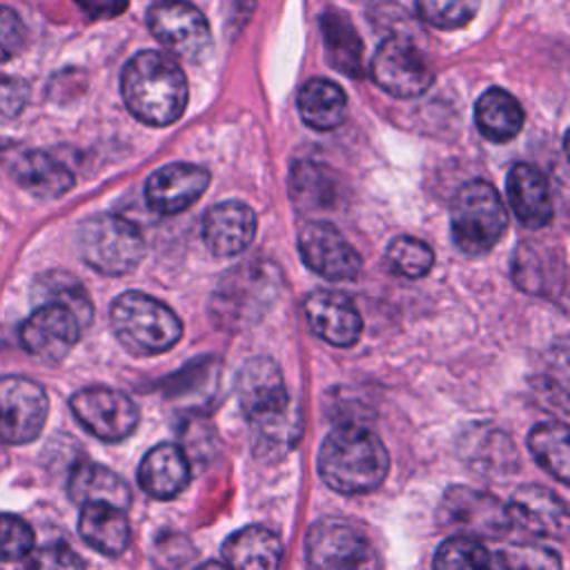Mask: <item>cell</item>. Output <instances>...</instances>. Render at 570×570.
I'll return each mask as SVG.
<instances>
[{"label": "cell", "mask_w": 570, "mask_h": 570, "mask_svg": "<svg viewBox=\"0 0 570 570\" xmlns=\"http://www.w3.org/2000/svg\"><path fill=\"white\" fill-rule=\"evenodd\" d=\"M111 327L120 345L136 356L167 352L183 334L171 307L142 292H125L111 303Z\"/></svg>", "instance_id": "277c9868"}, {"label": "cell", "mask_w": 570, "mask_h": 570, "mask_svg": "<svg viewBox=\"0 0 570 570\" xmlns=\"http://www.w3.org/2000/svg\"><path fill=\"white\" fill-rule=\"evenodd\" d=\"M439 521L472 539H499L512 525L505 503L490 492L468 485H452L445 490L439 505Z\"/></svg>", "instance_id": "30bf717a"}, {"label": "cell", "mask_w": 570, "mask_h": 570, "mask_svg": "<svg viewBox=\"0 0 570 570\" xmlns=\"http://www.w3.org/2000/svg\"><path fill=\"white\" fill-rule=\"evenodd\" d=\"M492 557L479 539L454 534L434 554V570H490Z\"/></svg>", "instance_id": "f1b7e54d"}, {"label": "cell", "mask_w": 570, "mask_h": 570, "mask_svg": "<svg viewBox=\"0 0 570 570\" xmlns=\"http://www.w3.org/2000/svg\"><path fill=\"white\" fill-rule=\"evenodd\" d=\"M67 492L78 505L107 503L125 510L131 503L129 485L114 470L98 463H78L69 474Z\"/></svg>", "instance_id": "cb8c5ba5"}, {"label": "cell", "mask_w": 570, "mask_h": 570, "mask_svg": "<svg viewBox=\"0 0 570 570\" xmlns=\"http://www.w3.org/2000/svg\"><path fill=\"white\" fill-rule=\"evenodd\" d=\"M298 114L316 131L336 129L347 114L345 91L325 78H312L298 91Z\"/></svg>", "instance_id": "484cf974"}, {"label": "cell", "mask_w": 570, "mask_h": 570, "mask_svg": "<svg viewBox=\"0 0 570 570\" xmlns=\"http://www.w3.org/2000/svg\"><path fill=\"white\" fill-rule=\"evenodd\" d=\"M71 412L78 423L94 436L116 443L129 436L138 425V407L134 401L111 387L91 385L78 390L71 401Z\"/></svg>", "instance_id": "8fae6325"}, {"label": "cell", "mask_w": 570, "mask_h": 570, "mask_svg": "<svg viewBox=\"0 0 570 570\" xmlns=\"http://www.w3.org/2000/svg\"><path fill=\"white\" fill-rule=\"evenodd\" d=\"M303 312L312 332L330 345L350 347L361 336V314L345 294L316 289L303 301Z\"/></svg>", "instance_id": "2e32d148"}, {"label": "cell", "mask_w": 570, "mask_h": 570, "mask_svg": "<svg viewBox=\"0 0 570 570\" xmlns=\"http://www.w3.org/2000/svg\"><path fill=\"white\" fill-rule=\"evenodd\" d=\"M223 557L229 570H278L283 543L272 530L247 525L223 543Z\"/></svg>", "instance_id": "603a6c76"}, {"label": "cell", "mask_w": 570, "mask_h": 570, "mask_svg": "<svg viewBox=\"0 0 570 570\" xmlns=\"http://www.w3.org/2000/svg\"><path fill=\"white\" fill-rule=\"evenodd\" d=\"M47 392L31 379H0V443L20 445L33 441L47 421Z\"/></svg>", "instance_id": "7c38bea8"}, {"label": "cell", "mask_w": 570, "mask_h": 570, "mask_svg": "<svg viewBox=\"0 0 570 570\" xmlns=\"http://www.w3.org/2000/svg\"><path fill=\"white\" fill-rule=\"evenodd\" d=\"M33 548L31 525L16 514H0V561H20Z\"/></svg>", "instance_id": "d590c367"}, {"label": "cell", "mask_w": 570, "mask_h": 570, "mask_svg": "<svg viewBox=\"0 0 570 570\" xmlns=\"http://www.w3.org/2000/svg\"><path fill=\"white\" fill-rule=\"evenodd\" d=\"M194 570H229V568L223 566V563H218V561H205V563H200V566L194 568Z\"/></svg>", "instance_id": "f35d334b"}, {"label": "cell", "mask_w": 570, "mask_h": 570, "mask_svg": "<svg viewBox=\"0 0 570 570\" xmlns=\"http://www.w3.org/2000/svg\"><path fill=\"white\" fill-rule=\"evenodd\" d=\"M508 514L512 523L532 534L552 539H566L568 534V508L543 485H521L508 503Z\"/></svg>", "instance_id": "ac0fdd59"}, {"label": "cell", "mask_w": 570, "mask_h": 570, "mask_svg": "<svg viewBox=\"0 0 570 570\" xmlns=\"http://www.w3.org/2000/svg\"><path fill=\"white\" fill-rule=\"evenodd\" d=\"M256 234V214L240 200L214 205L203 216V240L218 258H232L245 252Z\"/></svg>", "instance_id": "e0dca14e"}, {"label": "cell", "mask_w": 570, "mask_h": 570, "mask_svg": "<svg viewBox=\"0 0 570 570\" xmlns=\"http://www.w3.org/2000/svg\"><path fill=\"white\" fill-rule=\"evenodd\" d=\"M292 196L301 207H318L332 196V187L318 165L301 163L292 171Z\"/></svg>", "instance_id": "836d02e7"}, {"label": "cell", "mask_w": 570, "mask_h": 570, "mask_svg": "<svg viewBox=\"0 0 570 570\" xmlns=\"http://www.w3.org/2000/svg\"><path fill=\"white\" fill-rule=\"evenodd\" d=\"M29 87L18 78H0V122L13 120L27 105Z\"/></svg>", "instance_id": "74e56055"}, {"label": "cell", "mask_w": 570, "mask_h": 570, "mask_svg": "<svg viewBox=\"0 0 570 570\" xmlns=\"http://www.w3.org/2000/svg\"><path fill=\"white\" fill-rule=\"evenodd\" d=\"M528 448L537 463L561 483L570 479L568 428L561 421H543L528 434Z\"/></svg>", "instance_id": "83f0119b"}, {"label": "cell", "mask_w": 570, "mask_h": 570, "mask_svg": "<svg viewBox=\"0 0 570 570\" xmlns=\"http://www.w3.org/2000/svg\"><path fill=\"white\" fill-rule=\"evenodd\" d=\"M312 570H376V552L367 537L343 519H321L305 537Z\"/></svg>", "instance_id": "52a82bcc"}, {"label": "cell", "mask_w": 570, "mask_h": 570, "mask_svg": "<svg viewBox=\"0 0 570 570\" xmlns=\"http://www.w3.org/2000/svg\"><path fill=\"white\" fill-rule=\"evenodd\" d=\"M24 42V24L20 16L0 4V62L13 58Z\"/></svg>", "instance_id": "8d00e7d4"}, {"label": "cell", "mask_w": 570, "mask_h": 570, "mask_svg": "<svg viewBox=\"0 0 570 570\" xmlns=\"http://www.w3.org/2000/svg\"><path fill=\"white\" fill-rule=\"evenodd\" d=\"M151 36L174 56L198 62L212 49V31L205 16L187 0H156L147 11Z\"/></svg>", "instance_id": "ba28073f"}, {"label": "cell", "mask_w": 570, "mask_h": 570, "mask_svg": "<svg viewBox=\"0 0 570 570\" xmlns=\"http://www.w3.org/2000/svg\"><path fill=\"white\" fill-rule=\"evenodd\" d=\"M474 120L488 140L505 142L521 131L523 109L512 94L499 87H490L474 105Z\"/></svg>", "instance_id": "4316f807"}, {"label": "cell", "mask_w": 570, "mask_h": 570, "mask_svg": "<svg viewBox=\"0 0 570 570\" xmlns=\"http://www.w3.org/2000/svg\"><path fill=\"white\" fill-rule=\"evenodd\" d=\"M240 410L265 448H289L301 434L298 412L272 358L247 361L236 379Z\"/></svg>", "instance_id": "6da1fadb"}, {"label": "cell", "mask_w": 570, "mask_h": 570, "mask_svg": "<svg viewBox=\"0 0 570 570\" xmlns=\"http://www.w3.org/2000/svg\"><path fill=\"white\" fill-rule=\"evenodd\" d=\"M385 258L396 274L407 278H421L432 269L434 252L428 243L414 236H399L390 243Z\"/></svg>", "instance_id": "4dcf8cb0"}, {"label": "cell", "mask_w": 570, "mask_h": 570, "mask_svg": "<svg viewBox=\"0 0 570 570\" xmlns=\"http://www.w3.org/2000/svg\"><path fill=\"white\" fill-rule=\"evenodd\" d=\"M416 11L436 29H461L476 16L479 0H416Z\"/></svg>", "instance_id": "1f68e13d"}, {"label": "cell", "mask_w": 570, "mask_h": 570, "mask_svg": "<svg viewBox=\"0 0 570 570\" xmlns=\"http://www.w3.org/2000/svg\"><path fill=\"white\" fill-rule=\"evenodd\" d=\"M323 31H325V42H327L332 65L354 76L358 71L361 42L352 24L341 13H334L323 20Z\"/></svg>", "instance_id": "f546056e"}, {"label": "cell", "mask_w": 570, "mask_h": 570, "mask_svg": "<svg viewBox=\"0 0 570 570\" xmlns=\"http://www.w3.org/2000/svg\"><path fill=\"white\" fill-rule=\"evenodd\" d=\"M372 80L394 98H416L430 89L434 69L412 40L390 36L372 58Z\"/></svg>", "instance_id": "9c48e42d"}, {"label": "cell", "mask_w": 570, "mask_h": 570, "mask_svg": "<svg viewBox=\"0 0 570 570\" xmlns=\"http://www.w3.org/2000/svg\"><path fill=\"white\" fill-rule=\"evenodd\" d=\"M508 198L517 218L530 229L543 227L554 214L550 183L546 174L530 163H517L510 169Z\"/></svg>", "instance_id": "ffe728a7"}, {"label": "cell", "mask_w": 570, "mask_h": 570, "mask_svg": "<svg viewBox=\"0 0 570 570\" xmlns=\"http://www.w3.org/2000/svg\"><path fill=\"white\" fill-rule=\"evenodd\" d=\"M454 245L470 256L490 252L508 229V212L497 189L485 180L465 183L450 209Z\"/></svg>", "instance_id": "5b68a950"}, {"label": "cell", "mask_w": 570, "mask_h": 570, "mask_svg": "<svg viewBox=\"0 0 570 570\" xmlns=\"http://www.w3.org/2000/svg\"><path fill=\"white\" fill-rule=\"evenodd\" d=\"M209 185V171L194 163H171L156 169L145 183L147 205L163 216H174L194 205Z\"/></svg>", "instance_id": "9a60e30c"}, {"label": "cell", "mask_w": 570, "mask_h": 570, "mask_svg": "<svg viewBox=\"0 0 570 570\" xmlns=\"http://www.w3.org/2000/svg\"><path fill=\"white\" fill-rule=\"evenodd\" d=\"M189 476V456L180 445L174 443L151 448L138 468L140 488L154 499H174L187 488Z\"/></svg>", "instance_id": "44dd1931"}, {"label": "cell", "mask_w": 570, "mask_h": 570, "mask_svg": "<svg viewBox=\"0 0 570 570\" xmlns=\"http://www.w3.org/2000/svg\"><path fill=\"white\" fill-rule=\"evenodd\" d=\"M120 91L127 109L140 122L165 127L187 107V80L183 69L160 51H138L122 69Z\"/></svg>", "instance_id": "7a4b0ae2"}, {"label": "cell", "mask_w": 570, "mask_h": 570, "mask_svg": "<svg viewBox=\"0 0 570 570\" xmlns=\"http://www.w3.org/2000/svg\"><path fill=\"white\" fill-rule=\"evenodd\" d=\"M387 470V450L367 428H336L325 436L318 450V474L341 494L372 492L383 483Z\"/></svg>", "instance_id": "3957f363"}, {"label": "cell", "mask_w": 570, "mask_h": 570, "mask_svg": "<svg viewBox=\"0 0 570 570\" xmlns=\"http://www.w3.org/2000/svg\"><path fill=\"white\" fill-rule=\"evenodd\" d=\"M78 249L89 267L107 276L131 272L142 254L145 243L134 223L116 214H94L78 229Z\"/></svg>", "instance_id": "8992f818"}, {"label": "cell", "mask_w": 570, "mask_h": 570, "mask_svg": "<svg viewBox=\"0 0 570 570\" xmlns=\"http://www.w3.org/2000/svg\"><path fill=\"white\" fill-rule=\"evenodd\" d=\"M18 570H85V563L71 546L51 541L40 548H31V552L20 559Z\"/></svg>", "instance_id": "e575fe53"}, {"label": "cell", "mask_w": 570, "mask_h": 570, "mask_svg": "<svg viewBox=\"0 0 570 570\" xmlns=\"http://www.w3.org/2000/svg\"><path fill=\"white\" fill-rule=\"evenodd\" d=\"M78 532L87 546L107 557H118L129 546V521L125 510L107 503L82 505Z\"/></svg>", "instance_id": "d4e9b609"}, {"label": "cell", "mask_w": 570, "mask_h": 570, "mask_svg": "<svg viewBox=\"0 0 570 570\" xmlns=\"http://www.w3.org/2000/svg\"><path fill=\"white\" fill-rule=\"evenodd\" d=\"M298 252L303 263L327 281H352L361 272L358 252L334 225L323 220L301 227Z\"/></svg>", "instance_id": "5bb4252c"}, {"label": "cell", "mask_w": 570, "mask_h": 570, "mask_svg": "<svg viewBox=\"0 0 570 570\" xmlns=\"http://www.w3.org/2000/svg\"><path fill=\"white\" fill-rule=\"evenodd\" d=\"M82 327L85 325L73 309L62 303L47 301L22 323L20 343L31 356L56 363L71 352Z\"/></svg>", "instance_id": "4fadbf2b"}, {"label": "cell", "mask_w": 570, "mask_h": 570, "mask_svg": "<svg viewBox=\"0 0 570 570\" xmlns=\"http://www.w3.org/2000/svg\"><path fill=\"white\" fill-rule=\"evenodd\" d=\"M278 274H269V265H240L229 272L214 301L218 316H227L229 321L236 316H247L249 309L263 307L267 303V294H272V285H278Z\"/></svg>", "instance_id": "d6986e66"}, {"label": "cell", "mask_w": 570, "mask_h": 570, "mask_svg": "<svg viewBox=\"0 0 570 570\" xmlns=\"http://www.w3.org/2000/svg\"><path fill=\"white\" fill-rule=\"evenodd\" d=\"M501 570H561V559L554 550L534 543L508 546L499 552Z\"/></svg>", "instance_id": "d6a6232c"}, {"label": "cell", "mask_w": 570, "mask_h": 570, "mask_svg": "<svg viewBox=\"0 0 570 570\" xmlns=\"http://www.w3.org/2000/svg\"><path fill=\"white\" fill-rule=\"evenodd\" d=\"M13 180L36 198H58L73 185L71 169L56 156L31 149L20 154L11 165Z\"/></svg>", "instance_id": "7402d4cb"}]
</instances>
